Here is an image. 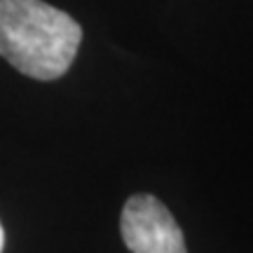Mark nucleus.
<instances>
[{
    "instance_id": "obj_1",
    "label": "nucleus",
    "mask_w": 253,
    "mask_h": 253,
    "mask_svg": "<svg viewBox=\"0 0 253 253\" xmlns=\"http://www.w3.org/2000/svg\"><path fill=\"white\" fill-rule=\"evenodd\" d=\"M82 42L80 24L42 0H0V56L33 80H56Z\"/></svg>"
},
{
    "instance_id": "obj_2",
    "label": "nucleus",
    "mask_w": 253,
    "mask_h": 253,
    "mask_svg": "<svg viewBox=\"0 0 253 253\" xmlns=\"http://www.w3.org/2000/svg\"><path fill=\"white\" fill-rule=\"evenodd\" d=\"M120 232L131 253H188L176 218L153 195L126 199L120 216Z\"/></svg>"
},
{
    "instance_id": "obj_3",
    "label": "nucleus",
    "mask_w": 253,
    "mask_h": 253,
    "mask_svg": "<svg viewBox=\"0 0 253 253\" xmlns=\"http://www.w3.org/2000/svg\"><path fill=\"white\" fill-rule=\"evenodd\" d=\"M2 246H5V230H2V223H0V253H2Z\"/></svg>"
}]
</instances>
